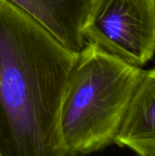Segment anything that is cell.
<instances>
[{
    "instance_id": "cell-1",
    "label": "cell",
    "mask_w": 155,
    "mask_h": 156,
    "mask_svg": "<svg viewBox=\"0 0 155 156\" xmlns=\"http://www.w3.org/2000/svg\"><path fill=\"white\" fill-rule=\"evenodd\" d=\"M78 55L0 0V156H67L59 111Z\"/></svg>"
},
{
    "instance_id": "cell-2",
    "label": "cell",
    "mask_w": 155,
    "mask_h": 156,
    "mask_svg": "<svg viewBox=\"0 0 155 156\" xmlns=\"http://www.w3.org/2000/svg\"><path fill=\"white\" fill-rule=\"evenodd\" d=\"M143 71L86 43L69 77L59 111L67 156L92 154L115 143Z\"/></svg>"
},
{
    "instance_id": "cell-3",
    "label": "cell",
    "mask_w": 155,
    "mask_h": 156,
    "mask_svg": "<svg viewBox=\"0 0 155 156\" xmlns=\"http://www.w3.org/2000/svg\"><path fill=\"white\" fill-rule=\"evenodd\" d=\"M82 36L86 43L142 67L155 55V0H90Z\"/></svg>"
},
{
    "instance_id": "cell-4",
    "label": "cell",
    "mask_w": 155,
    "mask_h": 156,
    "mask_svg": "<svg viewBox=\"0 0 155 156\" xmlns=\"http://www.w3.org/2000/svg\"><path fill=\"white\" fill-rule=\"evenodd\" d=\"M114 144L155 156V69L143 71Z\"/></svg>"
},
{
    "instance_id": "cell-5",
    "label": "cell",
    "mask_w": 155,
    "mask_h": 156,
    "mask_svg": "<svg viewBox=\"0 0 155 156\" xmlns=\"http://www.w3.org/2000/svg\"><path fill=\"white\" fill-rule=\"evenodd\" d=\"M44 26L69 50L79 54L86 45L82 36L90 0H8Z\"/></svg>"
}]
</instances>
